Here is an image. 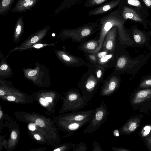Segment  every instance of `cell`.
<instances>
[{
    "label": "cell",
    "instance_id": "cell-44",
    "mask_svg": "<svg viewBox=\"0 0 151 151\" xmlns=\"http://www.w3.org/2000/svg\"><path fill=\"white\" fill-rule=\"evenodd\" d=\"M7 99L9 101H14L16 100V98L15 97L9 96L7 97Z\"/></svg>",
    "mask_w": 151,
    "mask_h": 151
},
{
    "label": "cell",
    "instance_id": "cell-1",
    "mask_svg": "<svg viewBox=\"0 0 151 151\" xmlns=\"http://www.w3.org/2000/svg\"><path fill=\"white\" fill-rule=\"evenodd\" d=\"M98 20L99 25V46L94 51L90 53L96 54L101 50L107 34L114 26L117 27L119 40L121 44L128 46H134L133 40L124 28L126 20L122 17L118 8Z\"/></svg>",
    "mask_w": 151,
    "mask_h": 151
},
{
    "label": "cell",
    "instance_id": "cell-7",
    "mask_svg": "<svg viewBox=\"0 0 151 151\" xmlns=\"http://www.w3.org/2000/svg\"><path fill=\"white\" fill-rule=\"evenodd\" d=\"M118 9L122 17L126 20L128 19L132 20L141 24L145 29L147 28L149 20L145 18L144 16H142V14L136 9L126 6H120Z\"/></svg>",
    "mask_w": 151,
    "mask_h": 151
},
{
    "label": "cell",
    "instance_id": "cell-46",
    "mask_svg": "<svg viewBox=\"0 0 151 151\" xmlns=\"http://www.w3.org/2000/svg\"><path fill=\"white\" fill-rule=\"evenodd\" d=\"M45 99L49 102L50 103L52 102V98L50 97H46Z\"/></svg>",
    "mask_w": 151,
    "mask_h": 151
},
{
    "label": "cell",
    "instance_id": "cell-30",
    "mask_svg": "<svg viewBox=\"0 0 151 151\" xmlns=\"http://www.w3.org/2000/svg\"><path fill=\"white\" fill-rule=\"evenodd\" d=\"M87 146L86 144L83 142H81L76 145V147L72 151H86Z\"/></svg>",
    "mask_w": 151,
    "mask_h": 151
},
{
    "label": "cell",
    "instance_id": "cell-12",
    "mask_svg": "<svg viewBox=\"0 0 151 151\" xmlns=\"http://www.w3.org/2000/svg\"><path fill=\"white\" fill-rule=\"evenodd\" d=\"M118 32L117 27H113L107 34L101 50H105L110 52H115L117 35Z\"/></svg>",
    "mask_w": 151,
    "mask_h": 151
},
{
    "label": "cell",
    "instance_id": "cell-38",
    "mask_svg": "<svg viewBox=\"0 0 151 151\" xmlns=\"http://www.w3.org/2000/svg\"><path fill=\"white\" fill-rule=\"evenodd\" d=\"M113 151H129V150L120 147H113L111 148Z\"/></svg>",
    "mask_w": 151,
    "mask_h": 151
},
{
    "label": "cell",
    "instance_id": "cell-25",
    "mask_svg": "<svg viewBox=\"0 0 151 151\" xmlns=\"http://www.w3.org/2000/svg\"><path fill=\"white\" fill-rule=\"evenodd\" d=\"M95 74L98 81L100 83L104 81V75L105 70L104 68L101 65L98 64L95 65Z\"/></svg>",
    "mask_w": 151,
    "mask_h": 151
},
{
    "label": "cell",
    "instance_id": "cell-29",
    "mask_svg": "<svg viewBox=\"0 0 151 151\" xmlns=\"http://www.w3.org/2000/svg\"><path fill=\"white\" fill-rule=\"evenodd\" d=\"M126 1L128 4L135 7L136 9L137 8V9H138L139 12L143 8L142 4L139 0H126ZM139 12L140 13V12Z\"/></svg>",
    "mask_w": 151,
    "mask_h": 151
},
{
    "label": "cell",
    "instance_id": "cell-14",
    "mask_svg": "<svg viewBox=\"0 0 151 151\" xmlns=\"http://www.w3.org/2000/svg\"><path fill=\"white\" fill-rule=\"evenodd\" d=\"M36 68L33 69H26L23 70L24 75L26 78L33 81H36L37 79L45 78V77H49V75H45L49 74L47 69L41 65H36Z\"/></svg>",
    "mask_w": 151,
    "mask_h": 151
},
{
    "label": "cell",
    "instance_id": "cell-8",
    "mask_svg": "<svg viewBox=\"0 0 151 151\" xmlns=\"http://www.w3.org/2000/svg\"><path fill=\"white\" fill-rule=\"evenodd\" d=\"M120 82L119 75H110L103 82L100 94L102 96H111L119 88Z\"/></svg>",
    "mask_w": 151,
    "mask_h": 151
},
{
    "label": "cell",
    "instance_id": "cell-36",
    "mask_svg": "<svg viewBox=\"0 0 151 151\" xmlns=\"http://www.w3.org/2000/svg\"><path fill=\"white\" fill-rule=\"evenodd\" d=\"M35 122L37 126L40 127H43L45 125L44 122L40 119H36L35 121Z\"/></svg>",
    "mask_w": 151,
    "mask_h": 151
},
{
    "label": "cell",
    "instance_id": "cell-45",
    "mask_svg": "<svg viewBox=\"0 0 151 151\" xmlns=\"http://www.w3.org/2000/svg\"><path fill=\"white\" fill-rule=\"evenodd\" d=\"M34 137L37 140H39L41 139V137L38 134H35L34 135Z\"/></svg>",
    "mask_w": 151,
    "mask_h": 151
},
{
    "label": "cell",
    "instance_id": "cell-4",
    "mask_svg": "<svg viewBox=\"0 0 151 151\" xmlns=\"http://www.w3.org/2000/svg\"><path fill=\"white\" fill-rule=\"evenodd\" d=\"M95 65L88 68V71L81 77L77 84L82 96L88 102L97 92L100 84L95 74Z\"/></svg>",
    "mask_w": 151,
    "mask_h": 151
},
{
    "label": "cell",
    "instance_id": "cell-15",
    "mask_svg": "<svg viewBox=\"0 0 151 151\" xmlns=\"http://www.w3.org/2000/svg\"><path fill=\"white\" fill-rule=\"evenodd\" d=\"M94 111L93 109L73 111L65 114L63 119L66 120L80 122L92 117Z\"/></svg>",
    "mask_w": 151,
    "mask_h": 151
},
{
    "label": "cell",
    "instance_id": "cell-18",
    "mask_svg": "<svg viewBox=\"0 0 151 151\" xmlns=\"http://www.w3.org/2000/svg\"><path fill=\"white\" fill-rule=\"evenodd\" d=\"M139 118L131 119L126 122L119 130L120 134H127L134 132L139 125Z\"/></svg>",
    "mask_w": 151,
    "mask_h": 151
},
{
    "label": "cell",
    "instance_id": "cell-19",
    "mask_svg": "<svg viewBox=\"0 0 151 151\" xmlns=\"http://www.w3.org/2000/svg\"><path fill=\"white\" fill-rule=\"evenodd\" d=\"M24 32V17L19 16L17 19L14 29L13 41L17 43Z\"/></svg>",
    "mask_w": 151,
    "mask_h": 151
},
{
    "label": "cell",
    "instance_id": "cell-41",
    "mask_svg": "<svg viewBox=\"0 0 151 151\" xmlns=\"http://www.w3.org/2000/svg\"><path fill=\"white\" fill-rule=\"evenodd\" d=\"M113 134L114 137H118L120 134L119 130L117 129H114L113 131Z\"/></svg>",
    "mask_w": 151,
    "mask_h": 151
},
{
    "label": "cell",
    "instance_id": "cell-37",
    "mask_svg": "<svg viewBox=\"0 0 151 151\" xmlns=\"http://www.w3.org/2000/svg\"><path fill=\"white\" fill-rule=\"evenodd\" d=\"M37 125L36 123H30L28 125V128L29 130L33 131L36 130Z\"/></svg>",
    "mask_w": 151,
    "mask_h": 151
},
{
    "label": "cell",
    "instance_id": "cell-27",
    "mask_svg": "<svg viewBox=\"0 0 151 151\" xmlns=\"http://www.w3.org/2000/svg\"><path fill=\"white\" fill-rule=\"evenodd\" d=\"M0 70L1 77H7L12 72V70L9 66L4 61H3L1 64Z\"/></svg>",
    "mask_w": 151,
    "mask_h": 151
},
{
    "label": "cell",
    "instance_id": "cell-9",
    "mask_svg": "<svg viewBox=\"0 0 151 151\" xmlns=\"http://www.w3.org/2000/svg\"><path fill=\"white\" fill-rule=\"evenodd\" d=\"M50 28L49 26H46L31 35L18 47H15L13 51L17 50L22 52L26 50L37 42H41L45 37Z\"/></svg>",
    "mask_w": 151,
    "mask_h": 151
},
{
    "label": "cell",
    "instance_id": "cell-33",
    "mask_svg": "<svg viewBox=\"0 0 151 151\" xmlns=\"http://www.w3.org/2000/svg\"><path fill=\"white\" fill-rule=\"evenodd\" d=\"M93 149L92 151H104L101 147L99 142L93 140Z\"/></svg>",
    "mask_w": 151,
    "mask_h": 151
},
{
    "label": "cell",
    "instance_id": "cell-24",
    "mask_svg": "<svg viewBox=\"0 0 151 151\" xmlns=\"http://www.w3.org/2000/svg\"><path fill=\"white\" fill-rule=\"evenodd\" d=\"M86 60V65L88 68L98 64V59L96 54L83 52Z\"/></svg>",
    "mask_w": 151,
    "mask_h": 151
},
{
    "label": "cell",
    "instance_id": "cell-49",
    "mask_svg": "<svg viewBox=\"0 0 151 151\" xmlns=\"http://www.w3.org/2000/svg\"><path fill=\"white\" fill-rule=\"evenodd\" d=\"M149 25L150 27V29H151V19L149 20Z\"/></svg>",
    "mask_w": 151,
    "mask_h": 151
},
{
    "label": "cell",
    "instance_id": "cell-43",
    "mask_svg": "<svg viewBox=\"0 0 151 151\" xmlns=\"http://www.w3.org/2000/svg\"><path fill=\"white\" fill-rule=\"evenodd\" d=\"M145 139L147 141V145L151 150V136L149 137L146 138Z\"/></svg>",
    "mask_w": 151,
    "mask_h": 151
},
{
    "label": "cell",
    "instance_id": "cell-47",
    "mask_svg": "<svg viewBox=\"0 0 151 151\" xmlns=\"http://www.w3.org/2000/svg\"><path fill=\"white\" fill-rule=\"evenodd\" d=\"M5 94L4 92L1 89L0 90V95L3 96Z\"/></svg>",
    "mask_w": 151,
    "mask_h": 151
},
{
    "label": "cell",
    "instance_id": "cell-39",
    "mask_svg": "<svg viewBox=\"0 0 151 151\" xmlns=\"http://www.w3.org/2000/svg\"><path fill=\"white\" fill-rule=\"evenodd\" d=\"M30 0H17L14 6L16 7L24 2L29 1Z\"/></svg>",
    "mask_w": 151,
    "mask_h": 151
},
{
    "label": "cell",
    "instance_id": "cell-13",
    "mask_svg": "<svg viewBox=\"0 0 151 151\" xmlns=\"http://www.w3.org/2000/svg\"><path fill=\"white\" fill-rule=\"evenodd\" d=\"M121 1V0H111L106 2L89 11L88 15L91 17L108 13L119 5Z\"/></svg>",
    "mask_w": 151,
    "mask_h": 151
},
{
    "label": "cell",
    "instance_id": "cell-35",
    "mask_svg": "<svg viewBox=\"0 0 151 151\" xmlns=\"http://www.w3.org/2000/svg\"><path fill=\"white\" fill-rule=\"evenodd\" d=\"M39 101L41 104L44 106H47L49 105V102L45 99L43 97H41L40 98Z\"/></svg>",
    "mask_w": 151,
    "mask_h": 151
},
{
    "label": "cell",
    "instance_id": "cell-28",
    "mask_svg": "<svg viewBox=\"0 0 151 151\" xmlns=\"http://www.w3.org/2000/svg\"><path fill=\"white\" fill-rule=\"evenodd\" d=\"M108 0H86L84 4L86 7H93L101 5L106 2Z\"/></svg>",
    "mask_w": 151,
    "mask_h": 151
},
{
    "label": "cell",
    "instance_id": "cell-3",
    "mask_svg": "<svg viewBox=\"0 0 151 151\" xmlns=\"http://www.w3.org/2000/svg\"><path fill=\"white\" fill-rule=\"evenodd\" d=\"M99 22H89L73 29H63L59 34L60 40L71 38L74 42L81 44L86 42L87 39L99 30Z\"/></svg>",
    "mask_w": 151,
    "mask_h": 151
},
{
    "label": "cell",
    "instance_id": "cell-40",
    "mask_svg": "<svg viewBox=\"0 0 151 151\" xmlns=\"http://www.w3.org/2000/svg\"><path fill=\"white\" fill-rule=\"evenodd\" d=\"M142 1L147 7L151 8V0H142Z\"/></svg>",
    "mask_w": 151,
    "mask_h": 151
},
{
    "label": "cell",
    "instance_id": "cell-26",
    "mask_svg": "<svg viewBox=\"0 0 151 151\" xmlns=\"http://www.w3.org/2000/svg\"><path fill=\"white\" fill-rule=\"evenodd\" d=\"M140 88H146L151 87V74L142 77L139 84Z\"/></svg>",
    "mask_w": 151,
    "mask_h": 151
},
{
    "label": "cell",
    "instance_id": "cell-2",
    "mask_svg": "<svg viewBox=\"0 0 151 151\" xmlns=\"http://www.w3.org/2000/svg\"><path fill=\"white\" fill-rule=\"evenodd\" d=\"M151 57V48L150 45L147 51L142 54L132 58L127 53L120 55L116 54L114 69L111 75H119L125 73L132 76V80Z\"/></svg>",
    "mask_w": 151,
    "mask_h": 151
},
{
    "label": "cell",
    "instance_id": "cell-21",
    "mask_svg": "<svg viewBox=\"0 0 151 151\" xmlns=\"http://www.w3.org/2000/svg\"><path fill=\"white\" fill-rule=\"evenodd\" d=\"M39 0H31L16 7L14 6L11 12L13 13H21L31 10L37 4Z\"/></svg>",
    "mask_w": 151,
    "mask_h": 151
},
{
    "label": "cell",
    "instance_id": "cell-31",
    "mask_svg": "<svg viewBox=\"0 0 151 151\" xmlns=\"http://www.w3.org/2000/svg\"><path fill=\"white\" fill-rule=\"evenodd\" d=\"M52 43L51 44H42V43H36L30 47H29L28 48V49H29L31 48H35L36 49H39L40 48H42L46 46H49V45H54V44L55 43Z\"/></svg>",
    "mask_w": 151,
    "mask_h": 151
},
{
    "label": "cell",
    "instance_id": "cell-42",
    "mask_svg": "<svg viewBox=\"0 0 151 151\" xmlns=\"http://www.w3.org/2000/svg\"><path fill=\"white\" fill-rule=\"evenodd\" d=\"M11 137L13 139H16L17 137V135L16 132L14 131H12L11 133Z\"/></svg>",
    "mask_w": 151,
    "mask_h": 151
},
{
    "label": "cell",
    "instance_id": "cell-34",
    "mask_svg": "<svg viewBox=\"0 0 151 151\" xmlns=\"http://www.w3.org/2000/svg\"><path fill=\"white\" fill-rule=\"evenodd\" d=\"M109 53L110 52L106 50H101L100 51L96 54L97 57L99 59L102 58L106 55Z\"/></svg>",
    "mask_w": 151,
    "mask_h": 151
},
{
    "label": "cell",
    "instance_id": "cell-5",
    "mask_svg": "<svg viewBox=\"0 0 151 151\" xmlns=\"http://www.w3.org/2000/svg\"><path fill=\"white\" fill-rule=\"evenodd\" d=\"M64 111H78L88 105L89 102L81 95L78 89H71L65 93Z\"/></svg>",
    "mask_w": 151,
    "mask_h": 151
},
{
    "label": "cell",
    "instance_id": "cell-48",
    "mask_svg": "<svg viewBox=\"0 0 151 151\" xmlns=\"http://www.w3.org/2000/svg\"><path fill=\"white\" fill-rule=\"evenodd\" d=\"M2 115V112L0 110V118H1Z\"/></svg>",
    "mask_w": 151,
    "mask_h": 151
},
{
    "label": "cell",
    "instance_id": "cell-20",
    "mask_svg": "<svg viewBox=\"0 0 151 151\" xmlns=\"http://www.w3.org/2000/svg\"><path fill=\"white\" fill-rule=\"evenodd\" d=\"M151 98V88H146L138 91L135 94L132 103L138 104Z\"/></svg>",
    "mask_w": 151,
    "mask_h": 151
},
{
    "label": "cell",
    "instance_id": "cell-6",
    "mask_svg": "<svg viewBox=\"0 0 151 151\" xmlns=\"http://www.w3.org/2000/svg\"><path fill=\"white\" fill-rule=\"evenodd\" d=\"M109 114L106 104L104 101H101L94 110L93 116L83 133H91L96 131L106 121Z\"/></svg>",
    "mask_w": 151,
    "mask_h": 151
},
{
    "label": "cell",
    "instance_id": "cell-22",
    "mask_svg": "<svg viewBox=\"0 0 151 151\" xmlns=\"http://www.w3.org/2000/svg\"><path fill=\"white\" fill-rule=\"evenodd\" d=\"M98 40H92L81 44L78 49L83 52L91 53L98 48Z\"/></svg>",
    "mask_w": 151,
    "mask_h": 151
},
{
    "label": "cell",
    "instance_id": "cell-16",
    "mask_svg": "<svg viewBox=\"0 0 151 151\" xmlns=\"http://www.w3.org/2000/svg\"><path fill=\"white\" fill-rule=\"evenodd\" d=\"M92 117L80 122L64 120L63 122V129L65 132L69 133L68 136L74 135V133L76 131L85 124L89 123Z\"/></svg>",
    "mask_w": 151,
    "mask_h": 151
},
{
    "label": "cell",
    "instance_id": "cell-23",
    "mask_svg": "<svg viewBox=\"0 0 151 151\" xmlns=\"http://www.w3.org/2000/svg\"><path fill=\"white\" fill-rule=\"evenodd\" d=\"M15 0H0V16L7 14Z\"/></svg>",
    "mask_w": 151,
    "mask_h": 151
},
{
    "label": "cell",
    "instance_id": "cell-32",
    "mask_svg": "<svg viewBox=\"0 0 151 151\" xmlns=\"http://www.w3.org/2000/svg\"><path fill=\"white\" fill-rule=\"evenodd\" d=\"M151 130V126L147 125L145 126L142 129L141 134L143 137H146L150 132Z\"/></svg>",
    "mask_w": 151,
    "mask_h": 151
},
{
    "label": "cell",
    "instance_id": "cell-10",
    "mask_svg": "<svg viewBox=\"0 0 151 151\" xmlns=\"http://www.w3.org/2000/svg\"><path fill=\"white\" fill-rule=\"evenodd\" d=\"M58 58L65 65L71 67H78L86 65L87 63L82 58L60 50H55Z\"/></svg>",
    "mask_w": 151,
    "mask_h": 151
},
{
    "label": "cell",
    "instance_id": "cell-11",
    "mask_svg": "<svg viewBox=\"0 0 151 151\" xmlns=\"http://www.w3.org/2000/svg\"><path fill=\"white\" fill-rule=\"evenodd\" d=\"M130 32L134 42V46L137 47L149 46L151 37V31L146 32L139 29L136 25L132 26Z\"/></svg>",
    "mask_w": 151,
    "mask_h": 151
},
{
    "label": "cell",
    "instance_id": "cell-17",
    "mask_svg": "<svg viewBox=\"0 0 151 151\" xmlns=\"http://www.w3.org/2000/svg\"><path fill=\"white\" fill-rule=\"evenodd\" d=\"M116 54L115 52L109 53L98 59V64L102 66L105 71L115 67L116 60Z\"/></svg>",
    "mask_w": 151,
    "mask_h": 151
}]
</instances>
